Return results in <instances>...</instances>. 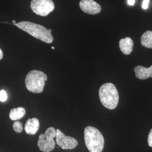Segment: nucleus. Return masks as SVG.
<instances>
[{
    "mask_svg": "<svg viewBox=\"0 0 152 152\" xmlns=\"http://www.w3.org/2000/svg\"><path fill=\"white\" fill-rule=\"evenodd\" d=\"M142 46L149 49L152 48V31H147L142 35L141 38Z\"/></svg>",
    "mask_w": 152,
    "mask_h": 152,
    "instance_id": "nucleus-13",
    "label": "nucleus"
},
{
    "mask_svg": "<svg viewBox=\"0 0 152 152\" xmlns=\"http://www.w3.org/2000/svg\"><path fill=\"white\" fill-rule=\"evenodd\" d=\"M3 58V52L2 50L0 49V60H1Z\"/></svg>",
    "mask_w": 152,
    "mask_h": 152,
    "instance_id": "nucleus-19",
    "label": "nucleus"
},
{
    "mask_svg": "<svg viewBox=\"0 0 152 152\" xmlns=\"http://www.w3.org/2000/svg\"><path fill=\"white\" fill-rule=\"evenodd\" d=\"M99 98L104 107L109 109L115 108L119 102V94L112 83L103 85L99 89Z\"/></svg>",
    "mask_w": 152,
    "mask_h": 152,
    "instance_id": "nucleus-3",
    "label": "nucleus"
},
{
    "mask_svg": "<svg viewBox=\"0 0 152 152\" xmlns=\"http://www.w3.org/2000/svg\"><path fill=\"white\" fill-rule=\"evenodd\" d=\"M86 146L90 152H102L104 145L103 135L97 129L87 126L84 131Z\"/></svg>",
    "mask_w": 152,
    "mask_h": 152,
    "instance_id": "nucleus-2",
    "label": "nucleus"
},
{
    "mask_svg": "<svg viewBox=\"0 0 152 152\" xmlns=\"http://www.w3.org/2000/svg\"><path fill=\"white\" fill-rule=\"evenodd\" d=\"M80 7L85 13L92 15L99 14L102 10L100 5L94 0H81Z\"/></svg>",
    "mask_w": 152,
    "mask_h": 152,
    "instance_id": "nucleus-8",
    "label": "nucleus"
},
{
    "mask_svg": "<svg viewBox=\"0 0 152 152\" xmlns=\"http://www.w3.org/2000/svg\"><path fill=\"white\" fill-rule=\"evenodd\" d=\"M148 144L151 147H152V129L149 132V136H148Z\"/></svg>",
    "mask_w": 152,
    "mask_h": 152,
    "instance_id": "nucleus-16",
    "label": "nucleus"
},
{
    "mask_svg": "<svg viewBox=\"0 0 152 152\" xmlns=\"http://www.w3.org/2000/svg\"><path fill=\"white\" fill-rule=\"evenodd\" d=\"M49 32L51 33V31H52V30H51V29H49Z\"/></svg>",
    "mask_w": 152,
    "mask_h": 152,
    "instance_id": "nucleus-21",
    "label": "nucleus"
},
{
    "mask_svg": "<svg viewBox=\"0 0 152 152\" xmlns=\"http://www.w3.org/2000/svg\"><path fill=\"white\" fill-rule=\"evenodd\" d=\"M56 130L54 127H50L44 133L39 136L38 147L40 151L44 152H51L55 147L54 137Z\"/></svg>",
    "mask_w": 152,
    "mask_h": 152,
    "instance_id": "nucleus-5",
    "label": "nucleus"
},
{
    "mask_svg": "<svg viewBox=\"0 0 152 152\" xmlns=\"http://www.w3.org/2000/svg\"><path fill=\"white\" fill-rule=\"evenodd\" d=\"M31 7L36 14L46 16L54 10L55 5L52 0H32Z\"/></svg>",
    "mask_w": 152,
    "mask_h": 152,
    "instance_id": "nucleus-6",
    "label": "nucleus"
},
{
    "mask_svg": "<svg viewBox=\"0 0 152 152\" xmlns=\"http://www.w3.org/2000/svg\"><path fill=\"white\" fill-rule=\"evenodd\" d=\"M7 99V95L5 91L2 90L0 91V102H4Z\"/></svg>",
    "mask_w": 152,
    "mask_h": 152,
    "instance_id": "nucleus-15",
    "label": "nucleus"
},
{
    "mask_svg": "<svg viewBox=\"0 0 152 152\" xmlns=\"http://www.w3.org/2000/svg\"><path fill=\"white\" fill-rule=\"evenodd\" d=\"M119 46L121 51L124 54L129 55L132 51L134 42L131 38L130 37H126L120 40Z\"/></svg>",
    "mask_w": 152,
    "mask_h": 152,
    "instance_id": "nucleus-11",
    "label": "nucleus"
},
{
    "mask_svg": "<svg viewBox=\"0 0 152 152\" xmlns=\"http://www.w3.org/2000/svg\"><path fill=\"white\" fill-rule=\"evenodd\" d=\"M26 112V109L23 107L12 109L10 112L9 117L11 120L16 121L23 118L25 115Z\"/></svg>",
    "mask_w": 152,
    "mask_h": 152,
    "instance_id": "nucleus-12",
    "label": "nucleus"
},
{
    "mask_svg": "<svg viewBox=\"0 0 152 152\" xmlns=\"http://www.w3.org/2000/svg\"><path fill=\"white\" fill-rule=\"evenodd\" d=\"M12 23H13L14 25H15V24H16V22H15V20H12Z\"/></svg>",
    "mask_w": 152,
    "mask_h": 152,
    "instance_id": "nucleus-20",
    "label": "nucleus"
},
{
    "mask_svg": "<svg viewBox=\"0 0 152 152\" xmlns=\"http://www.w3.org/2000/svg\"><path fill=\"white\" fill-rule=\"evenodd\" d=\"M55 137L57 145L63 149H73L78 145L76 139L71 136H66L59 129L56 130Z\"/></svg>",
    "mask_w": 152,
    "mask_h": 152,
    "instance_id": "nucleus-7",
    "label": "nucleus"
},
{
    "mask_svg": "<svg viewBox=\"0 0 152 152\" xmlns=\"http://www.w3.org/2000/svg\"><path fill=\"white\" fill-rule=\"evenodd\" d=\"M39 127V122L37 118H32L27 121L24 130L26 133L29 135H34L37 133Z\"/></svg>",
    "mask_w": 152,
    "mask_h": 152,
    "instance_id": "nucleus-10",
    "label": "nucleus"
},
{
    "mask_svg": "<svg viewBox=\"0 0 152 152\" xmlns=\"http://www.w3.org/2000/svg\"><path fill=\"white\" fill-rule=\"evenodd\" d=\"M13 129L14 130L18 133H20L23 131V125L19 121H15L13 124Z\"/></svg>",
    "mask_w": 152,
    "mask_h": 152,
    "instance_id": "nucleus-14",
    "label": "nucleus"
},
{
    "mask_svg": "<svg viewBox=\"0 0 152 152\" xmlns=\"http://www.w3.org/2000/svg\"><path fill=\"white\" fill-rule=\"evenodd\" d=\"M48 77L41 71L33 70L29 72L25 80L28 90L33 93H41L44 90Z\"/></svg>",
    "mask_w": 152,
    "mask_h": 152,
    "instance_id": "nucleus-4",
    "label": "nucleus"
},
{
    "mask_svg": "<svg viewBox=\"0 0 152 152\" xmlns=\"http://www.w3.org/2000/svg\"><path fill=\"white\" fill-rule=\"evenodd\" d=\"M51 49H53V50H54L55 48L54 47H53V46H52V47H51Z\"/></svg>",
    "mask_w": 152,
    "mask_h": 152,
    "instance_id": "nucleus-22",
    "label": "nucleus"
},
{
    "mask_svg": "<svg viewBox=\"0 0 152 152\" xmlns=\"http://www.w3.org/2000/svg\"><path fill=\"white\" fill-rule=\"evenodd\" d=\"M15 26L33 37L46 43L51 44L53 42L54 39L51 33L49 32V29L42 26L29 22H20L16 23Z\"/></svg>",
    "mask_w": 152,
    "mask_h": 152,
    "instance_id": "nucleus-1",
    "label": "nucleus"
},
{
    "mask_svg": "<svg viewBox=\"0 0 152 152\" xmlns=\"http://www.w3.org/2000/svg\"><path fill=\"white\" fill-rule=\"evenodd\" d=\"M136 77L140 80H145L152 77V65L149 68H145L141 65L136 66L134 68Z\"/></svg>",
    "mask_w": 152,
    "mask_h": 152,
    "instance_id": "nucleus-9",
    "label": "nucleus"
},
{
    "mask_svg": "<svg viewBox=\"0 0 152 152\" xmlns=\"http://www.w3.org/2000/svg\"><path fill=\"white\" fill-rule=\"evenodd\" d=\"M135 2V0H128V4L129 5H134Z\"/></svg>",
    "mask_w": 152,
    "mask_h": 152,
    "instance_id": "nucleus-18",
    "label": "nucleus"
},
{
    "mask_svg": "<svg viewBox=\"0 0 152 152\" xmlns=\"http://www.w3.org/2000/svg\"><path fill=\"white\" fill-rule=\"evenodd\" d=\"M149 2V0H143L142 7L144 9H147L148 8Z\"/></svg>",
    "mask_w": 152,
    "mask_h": 152,
    "instance_id": "nucleus-17",
    "label": "nucleus"
}]
</instances>
